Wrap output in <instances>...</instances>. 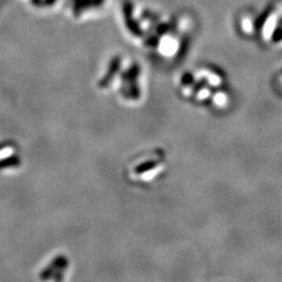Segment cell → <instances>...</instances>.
<instances>
[{
    "instance_id": "cell-1",
    "label": "cell",
    "mask_w": 282,
    "mask_h": 282,
    "mask_svg": "<svg viewBox=\"0 0 282 282\" xmlns=\"http://www.w3.org/2000/svg\"><path fill=\"white\" fill-rule=\"evenodd\" d=\"M239 29L244 36L258 33L265 45L282 44V0L267 4L261 13L243 11L237 19Z\"/></svg>"
}]
</instances>
